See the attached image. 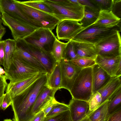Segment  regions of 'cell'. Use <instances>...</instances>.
<instances>
[{
  "instance_id": "obj_36",
  "label": "cell",
  "mask_w": 121,
  "mask_h": 121,
  "mask_svg": "<svg viewBox=\"0 0 121 121\" xmlns=\"http://www.w3.org/2000/svg\"><path fill=\"white\" fill-rule=\"evenodd\" d=\"M12 101L11 97L8 93H5L0 98V110H5L11 105Z\"/></svg>"
},
{
  "instance_id": "obj_45",
  "label": "cell",
  "mask_w": 121,
  "mask_h": 121,
  "mask_svg": "<svg viewBox=\"0 0 121 121\" xmlns=\"http://www.w3.org/2000/svg\"><path fill=\"white\" fill-rule=\"evenodd\" d=\"M6 31V28L4 27L0 29V41L1 40Z\"/></svg>"
},
{
  "instance_id": "obj_41",
  "label": "cell",
  "mask_w": 121,
  "mask_h": 121,
  "mask_svg": "<svg viewBox=\"0 0 121 121\" xmlns=\"http://www.w3.org/2000/svg\"><path fill=\"white\" fill-rule=\"evenodd\" d=\"M82 5L91 9L99 12V10L91 2V0H78Z\"/></svg>"
},
{
  "instance_id": "obj_27",
  "label": "cell",
  "mask_w": 121,
  "mask_h": 121,
  "mask_svg": "<svg viewBox=\"0 0 121 121\" xmlns=\"http://www.w3.org/2000/svg\"><path fill=\"white\" fill-rule=\"evenodd\" d=\"M67 43L60 41L57 38L53 45L50 54L56 63H59L64 59Z\"/></svg>"
},
{
  "instance_id": "obj_4",
  "label": "cell",
  "mask_w": 121,
  "mask_h": 121,
  "mask_svg": "<svg viewBox=\"0 0 121 121\" xmlns=\"http://www.w3.org/2000/svg\"><path fill=\"white\" fill-rule=\"evenodd\" d=\"M72 98L88 102L93 95L92 67L82 69L70 92Z\"/></svg>"
},
{
  "instance_id": "obj_37",
  "label": "cell",
  "mask_w": 121,
  "mask_h": 121,
  "mask_svg": "<svg viewBox=\"0 0 121 121\" xmlns=\"http://www.w3.org/2000/svg\"><path fill=\"white\" fill-rule=\"evenodd\" d=\"M121 0H113L111 11L117 17L121 19Z\"/></svg>"
},
{
  "instance_id": "obj_14",
  "label": "cell",
  "mask_w": 121,
  "mask_h": 121,
  "mask_svg": "<svg viewBox=\"0 0 121 121\" xmlns=\"http://www.w3.org/2000/svg\"><path fill=\"white\" fill-rule=\"evenodd\" d=\"M72 121H80L91 112L87 102L73 98L68 105Z\"/></svg>"
},
{
  "instance_id": "obj_24",
  "label": "cell",
  "mask_w": 121,
  "mask_h": 121,
  "mask_svg": "<svg viewBox=\"0 0 121 121\" xmlns=\"http://www.w3.org/2000/svg\"><path fill=\"white\" fill-rule=\"evenodd\" d=\"M108 101V115L109 117L121 110V87L111 96Z\"/></svg>"
},
{
  "instance_id": "obj_13",
  "label": "cell",
  "mask_w": 121,
  "mask_h": 121,
  "mask_svg": "<svg viewBox=\"0 0 121 121\" xmlns=\"http://www.w3.org/2000/svg\"><path fill=\"white\" fill-rule=\"evenodd\" d=\"M47 73H39L22 80L10 82L6 88V93L11 98L18 95L30 88L38 80Z\"/></svg>"
},
{
  "instance_id": "obj_32",
  "label": "cell",
  "mask_w": 121,
  "mask_h": 121,
  "mask_svg": "<svg viewBox=\"0 0 121 121\" xmlns=\"http://www.w3.org/2000/svg\"><path fill=\"white\" fill-rule=\"evenodd\" d=\"M102 100L101 95L98 91L93 94L87 102L90 111H93L97 108L100 105Z\"/></svg>"
},
{
  "instance_id": "obj_8",
  "label": "cell",
  "mask_w": 121,
  "mask_h": 121,
  "mask_svg": "<svg viewBox=\"0 0 121 121\" xmlns=\"http://www.w3.org/2000/svg\"><path fill=\"white\" fill-rule=\"evenodd\" d=\"M56 38L52 31L41 28L36 29L23 39L28 43L50 53Z\"/></svg>"
},
{
  "instance_id": "obj_34",
  "label": "cell",
  "mask_w": 121,
  "mask_h": 121,
  "mask_svg": "<svg viewBox=\"0 0 121 121\" xmlns=\"http://www.w3.org/2000/svg\"><path fill=\"white\" fill-rule=\"evenodd\" d=\"M99 10L111 11L113 0H91Z\"/></svg>"
},
{
  "instance_id": "obj_46",
  "label": "cell",
  "mask_w": 121,
  "mask_h": 121,
  "mask_svg": "<svg viewBox=\"0 0 121 121\" xmlns=\"http://www.w3.org/2000/svg\"><path fill=\"white\" fill-rule=\"evenodd\" d=\"M5 73L4 70L0 65V75H4Z\"/></svg>"
},
{
  "instance_id": "obj_21",
  "label": "cell",
  "mask_w": 121,
  "mask_h": 121,
  "mask_svg": "<svg viewBox=\"0 0 121 121\" xmlns=\"http://www.w3.org/2000/svg\"><path fill=\"white\" fill-rule=\"evenodd\" d=\"M120 87L121 76L112 77L108 82L98 91L102 96L100 105L108 100L112 94Z\"/></svg>"
},
{
  "instance_id": "obj_15",
  "label": "cell",
  "mask_w": 121,
  "mask_h": 121,
  "mask_svg": "<svg viewBox=\"0 0 121 121\" xmlns=\"http://www.w3.org/2000/svg\"><path fill=\"white\" fill-rule=\"evenodd\" d=\"M5 12L11 17L36 29L24 17L13 0H0V13Z\"/></svg>"
},
{
  "instance_id": "obj_6",
  "label": "cell",
  "mask_w": 121,
  "mask_h": 121,
  "mask_svg": "<svg viewBox=\"0 0 121 121\" xmlns=\"http://www.w3.org/2000/svg\"><path fill=\"white\" fill-rule=\"evenodd\" d=\"M117 31L94 44L97 55L104 57L121 56V39Z\"/></svg>"
},
{
  "instance_id": "obj_16",
  "label": "cell",
  "mask_w": 121,
  "mask_h": 121,
  "mask_svg": "<svg viewBox=\"0 0 121 121\" xmlns=\"http://www.w3.org/2000/svg\"><path fill=\"white\" fill-rule=\"evenodd\" d=\"M121 19L111 11L100 10L98 18L93 25L104 28H112L121 23Z\"/></svg>"
},
{
  "instance_id": "obj_22",
  "label": "cell",
  "mask_w": 121,
  "mask_h": 121,
  "mask_svg": "<svg viewBox=\"0 0 121 121\" xmlns=\"http://www.w3.org/2000/svg\"><path fill=\"white\" fill-rule=\"evenodd\" d=\"M14 54L20 57L30 65L39 69L42 72L47 73L43 66L37 59L16 41V48Z\"/></svg>"
},
{
  "instance_id": "obj_11",
  "label": "cell",
  "mask_w": 121,
  "mask_h": 121,
  "mask_svg": "<svg viewBox=\"0 0 121 121\" xmlns=\"http://www.w3.org/2000/svg\"><path fill=\"white\" fill-rule=\"evenodd\" d=\"M56 26L58 39L68 41L72 40L84 28L78 22L69 20L60 21Z\"/></svg>"
},
{
  "instance_id": "obj_1",
  "label": "cell",
  "mask_w": 121,
  "mask_h": 121,
  "mask_svg": "<svg viewBox=\"0 0 121 121\" xmlns=\"http://www.w3.org/2000/svg\"><path fill=\"white\" fill-rule=\"evenodd\" d=\"M48 76L46 73L38 80L30 88L11 98L13 121H29L33 117L32 111L40 92L46 86Z\"/></svg>"
},
{
  "instance_id": "obj_48",
  "label": "cell",
  "mask_w": 121,
  "mask_h": 121,
  "mask_svg": "<svg viewBox=\"0 0 121 121\" xmlns=\"http://www.w3.org/2000/svg\"><path fill=\"white\" fill-rule=\"evenodd\" d=\"M80 121H90V120L88 115Z\"/></svg>"
},
{
  "instance_id": "obj_7",
  "label": "cell",
  "mask_w": 121,
  "mask_h": 121,
  "mask_svg": "<svg viewBox=\"0 0 121 121\" xmlns=\"http://www.w3.org/2000/svg\"><path fill=\"white\" fill-rule=\"evenodd\" d=\"M117 26L111 28H104L91 25L84 28L72 40L94 44L117 31H121Z\"/></svg>"
},
{
  "instance_id": "obj_29",
  "label": "cell",
  "mask_w": 121,
  "mask_h": 121,
  "mask_svg": "<svg viewBox=\"0 0 121 121\" xmlns=\"http://www.w3.org/2000/svg\"><path fill=\"white\" fill-rule=\"evenodd\" d=\"M22 3L37 10L53 15V11L44 0H33L21 1Z\"/></svg>"
},
{
  "instance_id": "obj_25",
  "label": "cell",
  "mask_w": 121,
  "mask_h": 121,
  "mask_svg": "<svg viewBox=\"0 0 121 121\" xmlns=\"http://www.w3.org/2000/svg\"><path fill=\"white\" fill-rule=\"evenodd\" d=\"M108 101L100 105L95 110L91 111L88 116L90 121H107Z\"/></svg>"
},
{
  "instance_id": "obj_23",
  "label": "cell",
  "mask_w": 121,
  "mask_h": 121,
  "mask_svg": "<svg viewBox=\"0 0 121 121\" xmlns=\"http://www.w3.org/2000/svg\"><path fill=\"white\" fill-rule=\"evenodd\" d=\"M62 76L59 63H56L51 72L48 74L47 86L56 90L62 88Z\"/></svg>"
},
{
  "instance_id": "obj_49",
  "label": "cell",
  "mask_w": 121,
  "mask_h": 121,
  "mask_svg": "<svg viewBox=\"0 0 121 121\" xmlns=\"http://www.w3.org/2000/svg\"><path fill=\"white\" fill-rule=\"evenodd\" d=\"M3 121H13L11 119H4Z\"/></svg>"
},
{
  "instance_id": "obj_9",
  "label": "cell",
  "mask_w": 121,
  "mask_h": 121,
  "mask_svg": "<svg viewBox=\"0 0 121 121\" xmlns=\"http://www.w3.org/2000/svg\"><path fill=\"white\" fill-rule=\"evenodd\" d=\"M26 51L34 56L42 65L49 74L56 63L50 53L26 42L23 39L16 40Z\"/></svg>"
},
{
  "instance_id": "obj_10",
  "label": "cell",
  "mask_w": 121,
  "mask_h": 121,
  "mask_svg": "<svg viewBox=\"0 0 121 121\" xmlns=\"http://www.w3.org/2000/svg\"><path fill=\"white\" fill-rule=\"evenodd\" d=\"M1 14L2 24L9 28L15 40L24 39L36 29L11 17L5 12Z\"/></svg>"
},
{
  "instance_id": "obj_30",
  "label": "cell",
  "mask_w": 121,
  "mask_h": 121,
  "mask_svg": "<svg viewBox=\"0 0 121 121\" xmlns=\"http://www.w3.org/2000/svg\"><path fill=\"white\" fill-rule=\"evenodd\" d=\"M71 61L82 69L92 67L96 64L95 60L86 58L78 57Z\"/></svg>"
},
{
  "instance_id": "obj_28",
  "label": "cell",
  "mask_w": 121,
  "mask_h": 121,
  "mask_svg": "<svg viewBox=\"0 0 121 121\" xmlns=\"http://www.w3.org/2000/svg\"><path fill=\"white\" fill-rule=\"evenodd\" d=\"M99 12L85 6L83 17L78 22L84 28L91 25L97 19Z\"/></svg>"
},
{
  "instance_id": "obj_17",
  "label": "cell",
  "mask_w": 121,
  "mask_h": 121,
  "mask_svg": "<svg viewBox=\"0 0 121 121\" xmlns=\"http://www.w3.org/2000/svg\"><path fill=\"white\" fill-rule=\"evenodd\" d=\"M92 67L93 94L105 85L109 81L112 77L96 64Z\"/></svg>"
},
{
  "instance_id": "obj_33",
  "label": "cell",
  "mask_w": 121,
  "mask_h": 121,
  "mask_svg": "<svg viewBox=\"0 0 121 121\" xmlns=\"http://www.w3.org/2000/svg\"><path fill=\"white\" fill-rule=\"evenodd\" d=\"M64 59L71 61L77 57L74 45L71 40L67 43Z\"/></svg>"
},
{
  "instance_id": "obj_44",
  "label": "cell",
  "mask_w": 121,
  "mask_h": 121,
  "mask_svg": "<svg viewBox=\"0 0 121 121\" xmlns=\"http://www.w3.org/2000/svg\"><path fill=\"white\" fill-rule=\"evenodd\" d=\"M120 62L117 71H116L115 76H121V63Z\"/></svg>"
},
{
  "instance_id": "obj_47",
  "label": "cell",
  "mask_w": 121,
  "mask_h": 121,
  "mask_svg": "<svg viewBox=\"0 0 121 121\" xmlns=\"http://www.w3.org/2000/svg\"><path fill=\"white\" fill-rule=\"evenodd\" d=\"M2 16L1 14L0 13V29L4 27L2 25Z\"/></svg>"
},
{
  "instance_id": "obj_40",
  "label": "cell",
  "mask_w": 121,
  "mask_h": 121,
  "mask_svg": "<svg viewBox=\"0 0 121 121\" xmlns=\"http://www.w3.org/2000/svg\"><path fill=\"white\" fill-rule=\"evenodd\" d=\"M5 40L0 41V65L4 66L5 58Z\"/></svg>"
},
{
  "instance_id": "obj_31",
  "label": "cell",
  "mask_w": 121,
  "mask_h": 121,
  "mask_svg": "<svg viewBox=\"0 0 121 121\" xmlns=\"http://www.w3.org/2000/svg\"><path fill=\"white\" fill-rule=\"evenodd\" d=\"M43 121H72L69 110L57 114L45 117Z\"/></svg>"
},
{
  "instance_id": "obj_3",
  "label": "cell",
  "mask_w": 121,
  "mask_h": 121,
  "mask_svg": "<svg viewBox=\"0 0 121 121\" xmlns=\"http://www.w3.org/2000/svg\"><path fill=\"white\" fill-rule=\"evenodd\" d=\"M13 1L24 17L36 29L44 28L52 31L60 21L53 15L27 5L21 1Z\"/></svg>"
},
{
  "instance_id": "obj_26",
  "label": "cell",
  "mask_w": 121,
  "mask_h": 121,
  "mask_svg": "<svg viewBox=\"0 0 121 121\" xmlns=\"http://www.w3.org/2000/svg\"><path fill=\"white\" fill-rule=\"evenodd\" d=\"M16 47V41L14 39H9L5 40V58L3 67L5 71L8 70L9 69Z\"/></svg>"
},
{
  "instance_id": "obj_18",
  "label": "cell",
  "mask_w": 121,
  "mask_h": 121,
  "mask_svg": "<svg viewBox=\"0 0 121 121\" xmlns=\"http://www.w3.org/2000/svg\"><path fill=\"white\" fill-rule=\"evenodd\" d=\"M98 65L111 77L115 76L120 62L121 56L115 57H104L97 55L95 59Z\"/></svg>"
},
{
  "instance_id": "obj_38",
  "label": "cell",
  "mask_w": 121,
  "mask_h": 121,
  "mask_svg": "<svg viewBox=\"0 0 121 121\" xmlns=\"http://www.w3.org/2000/svg\"><path fill=\"white\" fill-rule=\"evenodd\" d=\"M58 102L55 99L54 97L50 100L45 105L42 110L44 112L45 116L52 110L54 107Z\"/></svg>"
},
{
  "instance_id": "obj_43",
  "label": "cell",
  "mask_w": 121,
  "mask_h": 121,
  "mask_svg": "<svg viewBox=\"0 0 121 121\" xmlns=\"http://www.w3.org/2000/svg\"><path fill=\"white\" fill-rule=\"evenodd\" d=\"M45 116L44 112L41 110L35 115L29 121H43Z\"/></svg>"
},
{
  "instance_id": "obj_39",
  "label": "cell",
  "mask_w": 121,
  "mask_h": 121,
  "mask_svg": "<svg viewBox=\"0 0 121 121\" xmlns=\"http://www.w3.org/2000/svg\"><path fill=\"white\" fill-rule=\"evenodd\" d=\"M4 75H0V98L4 93L8 83Z\"/></svg>"
},
{
  "instance_id": "obj_19",
  "label": "cell",
  "mask_w": 121,
  "mask_h": 121,
  "mask_svg": "<svg viewBox=\"0 0 121 121\" xmlns=\"http://www.w3.org/2000/svg\"><path fill=\"white\" fill-rule=\"evenodd\" d=\"M57 91L46 86L39 93L33 106L32 111L33 116L42 110L45 105L54 97Z\"/></svg>"
},
{
  "instance_id": "obj_35",
  "label": "cell",
  "mask_w": 121,
  "mask_h": 121,
  "mask_svg": "<svg viewBox=\"0 0 121 121\" xmlns=\"http://www.w3.org/2000/svg\"><path fill=\"white\" fill-rule=\"evenodd\" d=\"M69 109L68 105L58 102L45 117L52 116Z\"/></svg>"
},
{
  "instance_id": "obj_42",
  "label": "cell",
  "mask_w": 121,
  "mask_h": 121,
  "mask_svg": "<svg viewBox=\"0 0 121 121\" xmlns=\"http://www.w3.org/2000/svg\"><path fill=\"white\" fill-rule=\"evenodd\" d=\"M107 121H121V110L110 115Z\"/></svg>"
},
{
  "instance_id": "obj_2",
  "label": "cell",
  "mask_w": 121,
  "mask_h": 121,
  "mask_svg": "<svg viewBox=\"0 0 121 121\" xmlns=\"http://www.w3.org/2000/svg\"><path fill=\"white\" fill-rule=\"evenodd\" d=\"M52 10L53 15L60 21L69 20L79 22L82 18L85 6L78 0H44Z\"/></svg>"
},
{
  "instance_id": "obj_5",
  "label": "cell",
  "mask_w": 121,
  "mask_h": 121,
  "mask_svg": "<svg viewBox=\"0 0 121 121\" xmlns=\"http://www.w3.org/2000/svg\"><path fill=\"white\" fill-rule=\"evenodd\" d=\"M40 73L43 72L13 53L9 69L5 71L4 75L6 80L14 82L27 79Z\"/></svg>"
},
{
  "instance_id": "obj_20",
  "label": "cell",
  "mask_w": 121,
  "mask_h": 121,
  "mask_svg": "<svg viewBox=\"0 0 121 121\" xmlns=\"http://www.w3.org/2000/svg\"><path fill=\"white\" fill-rule=\"evenodd\" d=\"M74 48L77 57L95 60L97 55L94 44L86 42L71 40Z\"/></svg>"
},
{
  "instance_id": "obj_12",
  "label": "cell",
  "mask_w": 121,
  "mask_h": 121,
  "mask_svg": "<svg viewBox=\"0 0 121 121\" xmlns=\"http://www.w3.org/2000/svg\"><path fill=\"white\" fill-rule=\"evenodd\" d=\"M62 76V88L70 91L74 82L82 69L63 59L59 62Z\"/></svg>"
}]
</instances>
